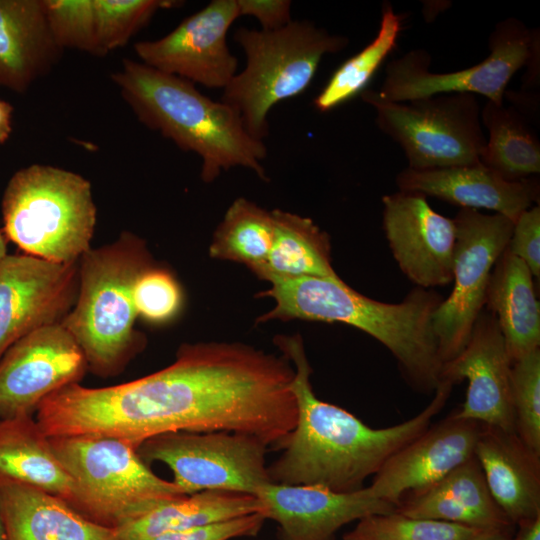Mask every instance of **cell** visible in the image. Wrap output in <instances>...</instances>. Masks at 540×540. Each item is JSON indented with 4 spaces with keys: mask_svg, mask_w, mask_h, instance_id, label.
I'll return each mask as SVG.
<instances>
[{
    "mask_svg": "<svg viewBox=\"0 0 540 540\" xmlns=\"http://www.w3.org/2000/svg\"><path fill=\"white\" fill-rule=\"evenodd\" d=\"M111 79L140 123L200 156L205 183L233 167L266 179L264 142L251 136L240 115L221 100L203 95L185 79L129 58L122 60Z\"/></svg>",
    "mask_w": 540,
    "mask_h": 540,
    "instance_id": "obj_4",
    "label": "cell"
},
{
    "mask_svg": "<svg viewBox=\"0 0 540 540\" xmlns=\"http://www.w3.org/2000/svg\"><path fill=\"white\" fill-rule=\"evenodd\" d=\"M395 181L400 191L432 196L461 208L492 210L513 223L539 201L535 178L509 181L482 163L430 170L407 167Z\"/></svg>",
    "mask_w": 540,
    "mask_h": 540,
    "instance_id": "obj_20",
    "label": "cell"
},
{
    "mask_svg": "<svg viewBox=\"0 0 540 540\" xmlns=\"http://www.w3.org/2000/svg\"><path fill=\"white\" fill-rule=\"evenodd\" d=\"M133 301L138 316L148 323L162 325L180 313L183 293L167 269L150 265L135 280Z\"/></svg>",
    "mask_w": 540,
    "mask_h": 540,
    "instance_id": "obj_36",
    "label": "cell"
},
{
    "mask_svg": "<svg viewBox=\"0 0 540 540\" xmlns=\"http://www.w3.org/2000/svg\"><path fill=\"white\" fill-rule=\"evenodd\" d=\"M234 40L243 49L246 65L223 89L221 101L240 115L251 136L262 141L268 134L270 110L303 93L323 57L349 43L347 37L308 20H292L271 31L241 27Z\"/></svg>",
    "mask_w": 540,
    "mask_h": 540,
    "instance_id": "obj_7",
    "label": "cell"
},
{
    "mask_svg": "<svg viewBox=\"0 0 540 540\" xmlns=\"http://www.w3.org/2000/svg\"><path fill=\"white\" fill-rule=\"evenodd\" d=\"M274 232L272 211L237 198L226 211L209 248L215 259L233 261L253 269L271 248Z\"/></svg>",
    "mask_w": 540,
    "mask_h": 540,
    "instance_id": "obj_31",
    "label": "cell"
},
{
    "mask_svg": "<svg viewBox=\"0 0 540 540\" xmlns=\"http://www.w3.org/2000/svg\"><path fill=\"white\" fill-rule=\"evenodd\" d=\"M260 510L255 495L205 490L163 501L114 531L119 540H153L164 533L200 528L260 513Z\"/></svg>",
    "mask_w": 540,
    "mask_h": 540,
    "instance_id": "obj_27",
    "label": "cell"
},
{
    "mask_svg": "<svg viewBox=\"0 0 540 540\" xmlns=\"http://www.w3.org/2000/svg\"><path fill=\"white\" fill-rule=\"evenodd\" d=\"M260 514L278 525L280 540H334L344 525L396 506L373 497L367 487L335 492L320 485L268 483L255 495Z\"/></svg>",
    "mask_w": 540,
    "mask_h": 540,
    "instance_id": "obj_19",
    "label": "cell"
},
{
    "mask_svg": "<svg viewBox=\"0 0 540 540\" xmlns=\"http://www.w3.org/2000/svg\"><path fill=\"white\" fill-rule=\"evenodd\" d=\"M265 520L260 513H253L200 528L164 533L153 540H231L255 536Z\"/></svg>",
    "mask_w": 540,
    "mask_h": 540,
    "instance_id": "obj_38",
    "label": "cell"
},
{
    "mask_svg": "<svg viewBox=\"0 0 540 540\" xmlns=\"http://www.w3.org/2000/svg\"><path fill=\"white\" fill-rule=\"evenodd\" d=\"M479 530L440 520L414 518L394 511L358 520L356 526L344 534L343 540H468Z\"/></svg>",
    "mask_w": 540,
    "mask_h": 540,
    "instance_id": "obj_32",
    "label": "cell"
},
{
    "mask_svg": "<svg viewBox=\"0 0 540 540\" xmlns=\"http://www.w3.org/2000/svg\"><path fill=\"white\" fill-rule=\"evenodd\" d=\"M488 131L481 163L504 179L519 181L540 172V141L528 117L513 106L486 100L481 108Z\"/></svg>",
    "mask_w": 540,
    "mask_h": 540,
    "instance_id": "obj_29",
    "label": "cell"
},
{
    "mask_svg": "<svg viewBox=\"0 0 540 540\" xmlns=\"http://www.w3.org/2000/svg\"><path fill=\"white\" fill-rule=\"evenodd\" d=\"M181 2L173 0H94L97 56L125 46L160 9Z\"/></svg>",
    "mask_w": 540,
    "mask_h": 540,
    "instance_id": "obj_33",
    "label": "cell"
},
{
    "mask_svg": "<svg viewBox=\"0 0 540 540\" xmlns=\"http://www.w3.org/2000/svg\"><path fill=\"white\" fill-rule=\"evenodd\" d=\"M383 229L401 271L417 287L453 280L454 220L436 212L425 195L398 191L382 197Z\"/></svg>",
    "mask_w": 540,
    "mask_h": 540,
    "instance_id": "obj_16",
    "label": "cell"
},
{
    "mask_svg": "<svg viewBox=\"0 0 540 540\" xmlns=\"http://www.w3.org/2000/svg\"><path fill=\"white\" fill-rule=\"evenodd\" d=\"M403 17L389 2H383L380 27L375 38L362 50L344 61L331 75L313 104L328 112L361 95L382 63L394 50L402 30Z\"/></svg>",
    "mask_w": 540,
    "mask_h": 540,
    "instance_id": "obj_30",
    "label": "cell"
},
{
    "mask_svg": "<svg viewBox=\"0 0 540 540\" xmlns=\"http://www.w3.org/2000/svg\"><path fill=\"white\" fill-rule=\"evenodd\" d=\"M48 438L73 483L69 505L99 525L116 530L185 495L173 481L158 477L126 440L97 434Z\"/></svg>",
    "mask_w": 540,
    "mask_h": 540,
    "instance_id": "obj_8",
    "label": "cell"
},
{
    "mask_svg": "<svg viewBox=\"0 0 540 540\" xmlns=\"http://www.w3.org/2000/svg\"><path fill=\"white\" fill-rule=\"evenodd\" d=\"M7 256V239L0 229V262Z\"/></svg>",
    "mask_w": 540,
    "mask_h": 540,
    "instance_id": "obj_43",
    "label": "cell"
},
{
    "mask_svg": "<svg viewBox=\"0 0 540 540\" xmlns=\"http://www.w3.org/2000/svg\"><path fill=\"white\" fill-rule=\"evenodd\" d=\"M360 96L375 110L378 128L403 149L408 168L481 163L486 135L476 95L451 93L392 102L366 89Z\"/></svg>",
    "mask_w": 540,
    "mask_h": 540,
    "instance_id": "obj_9",
    "label": "cell"
},
{
    "mask_svg": "<svg viewBox=\"0 0 540 540\" xmlns=\"http://www.w3.org/2000/svg\"><path fill=\"white\" fill-rule=\"evenodd\" d=\"M150 265L144 240L129 231L110 244L91 248L79 260L77 298L61 324L96 376L119 375L145 345L134 328L138 315L133 286Z\"/></svg>",
    "mask_w": 540,
    "mask_h": 540,
    "instance_id": "obj_5",
    "label": "cell"
},
{
    "mask_svg": "<svg viewBox=\"0 0 540 540\" xmlns=\"http://www.w3.org/2000/svg\"><path fill=\"white\" fill-rule=\"evenodd\" d=\"M260 292L275 305L258 318L340 322L383 344L396 359L401 374L416 391L434 392L443 361L433 329V316L444 300L434 290L415 287L400 303H384L349 287L342 279L301 277L274 279Z\"/></svg>",
    "mask_w": 540,
    "mask_h": 540,
    "instance_id": "obj_3",
    "label": "cell"
},
{
    "mask_svg": "<svg viewBox=\"0 0 540 540\" xmlns=\"http://www.w3.org/2000/svg\"><path fill=\"white\" fill-rule=\"evenodd\" d=\"M273 240L266 259L251 269L256 276L274 279L323 277L341 279L331 264L330 240L310 218L272 211Z\"/></svg>",
    "mask_w": 540,
    "mask_h": 540,
    "instance_id": "obj_28",
    "label": "cell"
},
{
    "mask_svg": "<svg viewBox=\"0 0 540 540\" xmlns=\"http://www.w3.org/2000/svg\"><path fill=\"white\" fill-rule=\"evenodd\" d=\"M62 52L44 0H0V87L25 93L53 69Z\"/></svg>",
    "mask_w": 540,
    "mask_h": 540,
    "instance_id": "obj_22",
    "label": "cell"
},
{
    "mask_svg": "<svg viewBox=\"0 0 540 540\" xmlns=\"http://www.w3.org/2000/svg\"><path fill=\"white\" fill-rule=\"evenodd\" d=\"M7 241L23 254L54 263L78 262L91 249L96 206L82 175L46 164L16 171L1 203Z\"/></svg>",
    "mask_w": 540,
    "mask_h": 540,
    "instance_id": "obj_6",
    "label": "cell"
},
{
    "mask_svg": "<svg viewBox=\"0 0 540 540\" xmlns=\"http://www.w3.org/2000/svg\"><path fill=\"white\" fill-rule=\"evenodd\" d=\"M511 394L515 432L540 454V349L512 363Z\"/></svg>",
    "mask_w": 540,
    "mask_h": 540,
    "instance_id": "obj_34",
    "label": "cell"
},
{
    "mask_svg": "<svg viewBox=\"0 0 540 540\" xmlns=\"http://www.w3.org/2000/svg\"><path fill=\"white\" fill-rule=\"evenodd\" d=\"M268 364L252 346L199 342L180 346L175 361L119 385H67L47 396L36 422L47 437L97 434L137 448L168 432L227 431L262 436L274 412Z\"/></svg>",
    "mask_w": 540,
    "mask_h": 540,
    "instance_id": "obj_1",
    "label": "cell"
},
{
    "mask_svg": "<svg viewBox=\"0 0 540 540\" xmlns=\"http://www.w3.org/2000/svg\"><path fill=\"white\" fill-rule=\"evenodd\" d=\"M474 455L493 499L513 525L540 516V454L515 432L482 424Z\"/></svg>",
    "mask_w": 540,
    "mask_h": 540,
    "instance_id": "obj_21",
    "label": "cell"
},
{
    "mask_svg": "<svg viewBox=\"0 0 540 540\" xmlns=\"http://www.w3.org/2000/svg\"><path fill=\"white\" fill-rule=\"evenodd\" d=\"M0 540H5V528L3 524V520L0 513Z\"/></svg>",
    "mask_w": 540,
    "mask_h": 540,
    "instance_id": "obj_44",
    "label": "cell"
},
{
    "mask_svg": "<svg viewBox=\"0 0 540 540\" xmlns=\"http://www.w3.org/2000/svg\"><path fill=\"white\" fill-rule=\"evenodd\" d=\"M485 305L497 320L512 363L539 349L540 307L533 275L507 249L491 272Z\"/></svg>",
    "mask_w": 540,
    "mask_h": 540,
    "instance_id": "obj_25",
    "label": "cell"
},
{
    "mask_svg": "<svg viewBox=\"0 0 540 540\" xmlns=\"http://www.w3.org/2000/svg\"><path fill=\"white\" fill-rule=\"evenodd\" d=\"M268 448L257 437L243 433L175 431L145 440L137 452L147 464H166L185 495L205 490L256 495L270 483Z\"/></svg>",
    "mask_w": 540,
    "mask_h": 540,
    "instance_id": "obj_11",
    "label": "cell"
},
{
    "mask_svg": "<svg viewBox=\"0 0 540 540\" xmlns=\"http://www.w3.org/2000/svg\"><path fill=\"white\" fill-rule=\"evenodd\" d=\"M10 484L72 500V480L33 416L0 420V486Z\"/></svg>",
    "mask_w": 540,
    "mask_h": 540,
    "instance_id": "obj_26",
    "label": "cell"
},
{
    "mask_svg": "<svg viewBox=\"0 0 540 540\" xmlns=\"http://www.w3.org/2000/svg\"><path fill=\"white\" fill-rule=\"evenodd\" d=\"M456 241L453 258L454 285L433 316V329L443 363L466 346L483 310L493 267L505 251L514 223L494 213L461 208L453 219Z\"/></svg>",
    "mask_w": 540,
    "mask_h": 540,
    "instance_id": "obj_12",
    "label": "cell"
},
{
    "mask_svg": "<svg viewBox=\"0 0 540 540\" xmlns=\"http://www.w3.org/2000/svg\"><path fill=\"white\" fill-rule=\"evenodd\" d=\"M519 527L513 540H540V516L519 524Z\"/></svg>",
    "mask_w": 540,
    "mask_h": 540,
    "instance_id": "obj_42",
    "label": "cell"
},
{
    "mask_svg": "<svg viewBox=\"0 0 540 540\" xmlns=\"http://www.w3.org/2000/svg\"><path fill=\"white\" fill-rule=\"evenodd\" d=\"M482 424L453 414L430 425L382 465L367 487L378 499L396 506L446 476L474 456Z\"/></svg>",
    "mask_w": 540,
    "mask_h": 540,
    "instance_id": "obj_18",
    "label": "cell"
},
{
    "mask_svg": "<svg viewBox=\"0 0 540 540\" xmlns=\"http://www.w3.org/2000/svg\"><path fill=\"white\" fill-rule=\"evenodd\" d=\"M488 47L489 55L483 61L447 73L430 71L432 58L426 50H410L387 64L385 79L377 93L392 102L470 93L503 105L510 80L539 49V30L529 29L516 18L504 19L491 32Z\"/></svg>",
    "mask_w": 540,
    "mask_h": 540,
    "instance_id": "obj_10",
    "label": "cell"
},
{
    "mask_svg": "<svg viewBox=\"0 0 540 540\" xmlns=\"http://www.w3.org/2000/svg\"><path fill=\"white\" fill-rule=\"evenodd\" d=\"M511 368L497 320L492 313L482 310L464 349L442 366L441 380L453 384L468 381L465 401L453 415L515 432Z\"/></svg>",
    "mask_w": 540,
    "mask_h": 540,
    "instance_id": "obj_17",
    "label": "cell"
},
{
    "mask_svg": "<svg viewBox=\"0 0 540 540\" xmlns=\"http://www.w3.org/2000/svg\"><path fill=\"white\" fill-rule=\"evenodd\" d=\"M56 44L97 56L94 0H44Z\"/></svg>",
    "mask_w": 540,
    "mask_h": 540,
    "instance_id": "obj_35",
    "label": "cell"
},
{
    "mask_svg": "<svg viewBox=\"0 0 540 540\" xmlns=\"http://www.w3.org/2000/svg\"><path fill=\"white\" fill-rule=\"evenodd\" d=\"M79 288V261L54 263L27 254L0 262V358L16 341L72 309Z\"/></svg>",
    "mask_w": 540,
    "mask_h": 540,
    "instance_id": "obj_15",
    "label": "cell"
},
{
    "mask_svg": "<svg viewBox=\"0 0 540 540\" xmlns=\"http://www.w3.org/2000/svg\"><path fill=\"white\" fill-rule=\"evenodd\" d=\"M396 511L481 530L513 526L493 499L475 455L436 483L405 497Z\"/></svg>",
    "mask_w": 540,
    "mask_h": 540,
    "instance_id": "obj_23",
    "label": "cell"
},
{
    "mask_svg": "<svg viewBox=\"0 0 540 540\" xmlns=\"http://www.w3.org/2000/svg\"><path fill=\"white\" fill-rule=\"evenodd\" d=\"M275 345L295 369L292 392L297 419L267 466L271 483L320 485L335 492L364 487L387 459L420 435L449 399L453 383L441 380L433 399L417 415L385 428H371L345 409L320 400L311 384L312 369L300 335H278Z\"/></svg>",
    "mask_w": 540,
    "mask_h": 540,
    "instance_id": "obj_2",
    "label": "cell"
},
{
    "mask_svg": "<svg viewBox=\"0 0 540 540\" xmlns=\"http://www.w3.org/2000/svg\"><path fill=\"white\" fill-rule=\"evenodd\" d=\"M512 526L479 530L468 540H513Z\"/></svg>",
    "mask_w": 540,
    "mask_h": 540,
    "instance_id": "obj_41",
    "label": "cell"
},
{
    "mask_svg": "<svg viewBox=\"0 0 540 540\" xmlns=\"http://www.w3.org/2000/svg\"><path fill=\"white\" fill-rule=\"evenodd\" d=\"M238 17L236 0H213L162 38L136 42L135 54L160 72L224 89L237 73L238 61L226 36Z\"/></svg>",
    "mask_w": 540,
    "mask_h": 540,
    "instance_id": "obj_14",
    "label": "cell"
},
{
    "mask_svg": "<svg viewBox=\"0 0 540 540\" xmlns=\"http://www.w3.org/2000/svg\"><path fill=\"white\" fill-rule=\"evenodd\" d=\"M13 106L0 99V145L6 143L13 130Z\"/></svg>",
    "mask_w": 540,
    "mask_h": 540,
    "instance_id": "obj_40",
    "label": "cell"
},
{
    "mask_svg": "<svg viewBox=\"0 0 540 540\" xmlns=\"http://www.w3.org/2000/svg\"><path fill=\"white\" fill-rule=\"evenodd\" d=\"M0 513L5 540H119L64 500L26 485L0 486Z\"/></svg>",
    "mask_w": 540,
    "mask_h": 540,
    "instance_id": "obj_24",
    "label": "cell"
},
{
    "mask_svg": "<svg viewBox=\"0 0 540 540\" xmlns=\"http://www.w3.org/2000/svg\"><path fill=\"white\" fill-rule=\"evenodd\" d=\"M239 17L251 16L258 20L262 30H276L291 20V1L288 0H236Z\"/></svg>",
    "mask_w": 540,
    "mask_h": 540,
    "instance_id": "obj_39",
    "label": "cell"
},
{
    "mask_svg": "<svg viewBox=\"0 0 540 540\" xmlns=\"http://www.w3.org/2000/svg\"><path fill=\"white\" fill-rule=\"evenodd\" d=\"M87 371L81 348L61 323L29 333L0 358V420L33 416L47 396L80 383Z\"/></svg>",
    "mask_w": 540,
    "mask_h": 540,
    "instance_id": "obj_13",
    "label": "cell"
},
{
    "mask_svg": "<svg viewBox=\"0 0 540 540\" xmlns=\"http://www.w3.org/2000/svg\"><path fill=\"white\" fill-rule=\"evenodd\" d=\"M506 249L528 266L533 277H540L539 205L530 207L517 218Z\"/></svg>",
    "mask_w": 540,
    "mask_h": 540,
    "instance_id": "obj_37",
    "label": "cell"
}]
</instances>
